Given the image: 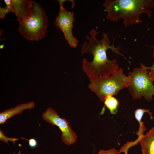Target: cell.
<instances>
[{"label": "cell", "mask_w": 154, "mask_h": 154, "mask_svg": "<svg viewBox=\"0 0 154 154\" xmlns=\"http://www.w3.org/2000/svg\"><path fill=\"white\" fill-rule=\"evenodd\" d=\"M13 13L16 16L17 20L20 23L31 15L33 1L29 0H11Z\"/></svg>", "instance_id": "8"}, {"label": "cell", "mask_w": 154, "mask_h": 154, "mask_svg": "<svg viewBox=\"0 0 154 154\" xmlns=\"http://www.w3.org/2000/svg\"><path fill=\"white\" fill-rule=\"evenodd\" d=\"M29 141V146L33 148L35 147L37 145V142L36 140L34 139H31L29 140H27Z\"/></svg>", "instance_id": "17"}, {"label": "cell", "mask_w": 154, "mask_h": 154, "mask_svg": "<svg viewBox=\"0 0 154 154\" xmlns=\"http://www.w3.org/2000/svg\"><path fill=\"white\" fill-rule=\"evenodd\" d=\"M47 25V17L44 10L39 4L33 1L31 15L19 23V30L27 40H38L45 36Z\"/></svg>", "instance_id": "4"}, {"label": "cell", "mask_w": 154, "mask_h": 154, "mask_svg": "<svg viewBox=\"0 0 154 154\" xmlns=\"http://www.w3.org/2000/svg\"><path fill=\"white\" fill-rule=\"evenodd\" d=\"M35 104L33 102L22 104L9 109L1 112L0 113V124L4 123L6 121L17 114H21L25 110L33 108Z\"/></svg>", "instance_id": "9"}, {"label": "cell", "mask_w": 154, "mask_h": 154, "mask_svg": "<svg viewBox=\"0 0 154 154\" xmlns=\"http://www.w3.org/2000/svg\"><path fill=\"white\" fill-rule=\"evenodd\" d=\"M149 110L143 109H137L135 111V117L139 121V127L138 131L136 132V135H138V137L141 138L143 135L144 131L146 130L144 124V122L141 121L142 117L145 112L149 113L151 116L150 119H153V117L152 116V113L149 112Z\"/></svg>", "instance_id": "11"}, {"label": "cell", "mask_w": 154, "mask_h": 154, "mask_svg": "<svg viewBox=\"0 0 154 154\" xmlns=\"http://www.w3.org/2000/svg\"><path fill=\"white\" fill-rule=\"evenodd\" d=\"M10 154H21V151H20L19 150L18 153L17 154H15V153H13V154H11V153H10Z\"/></svg>", "instance_id": "19"}, {"label": "cell", "mask_w": 154, "mask_h": 154, "mask_svg": "<svg viewBox=\"0 0 154 154\" xmlns=\"http://www.w3.org/2000/svg\"><path fill=\"white\" fill-rule=\"evenodd\" d=\"M153 56L154 60V47L153 49ZM146 68L150 70L149 76L153 81L154 80V60L153 64L150 67H147L146 66Z\"/></svg>", "instance_id": "16"}, {"label": "cell", "mask_w": 154, "mask_h": 154, "mask_svg": "<svg viewBox=\"0 0 154 154\" xmlns=\"http://www.w3.org/2000/svg\"><path fill=\"white\" fill-rule=\"evenodd\" d=\"M45 121L59 127L62 134L61 140L65 144L70 145L77 141V136L70 128L66 119L59 117L56 111L52 108L47 109L42 116Z\"/></svg>", "instance_id": "6"}, {"label": "cell", "mask_w": 154, "mask_h": 154, "mask_svg": "<svg viewBox=\"0 0 154 154\" xmlns=\"http://www.w3.org/2000/svg\"><path fill=\"white\" fill-rule=\"evenodd\" d=\"M112 96V95H107L105 98L104 104L111 114H115L117 112L118 102Z\"/></svg>", "instance_id": "12"}, {"label": "cell", "mask_w": 154, "mask_h": 154, "mask_svg": "<svg viewBox=\"0 0 154 154\" xmlns=\"http://www.w3.org/2000/svg\"><path fill=\"white\" fill-rule=\"evenodd\" d=\"M88 87L102 102L108 95H116L121 89L132 84L131 77L126 76L123 69L120 68L110 76H102L90 79Z\"/></svg>", "instance_id": "3"}, {"label": "cell", "mask_w": 154, "mask_h": 154, "mask_svg": "<svg viewBox=\"0 0 154 154\" xmlns=\"http://www.w3.org/2000/svg\"><path fill=\"white\" fill-rule=\"evenodd\" d=\"M6 6L4 7L0 8V18L3 19H5L6 15L10 12L13 13V10L12 8L11 0H5Z\"/></svg>", "instance_id": "13"}, {"label": "cell", "mask_w": 154, "mask_h": 154, "mask_svg": "<svg viewBox=\"0 0 154 154\" xmlns=\"http://www.w3.org/2000/svg\"><path fill=\"white\" fill-rule=\"evenodd\" d=\"M119 152L117 150L115 149L112 148L107 151L100 150L98 154H119Z\"/></svg>", "instance_id": "15"}, {"label": "cell", "mask_w": 154, "mask_h": 154, "mask_svg": "<svg viewBox=\"0 0 154 154\" xmlns=\"http://www.w3.org/2000/svg\"><path fill=\"white\" fill-rule=\"evenodd\" d=\"M19 139L11 138L7 137L5 135L3 131L1 130H0V140L8 144V141H10L13 143L14 144L15 143V141Z\"/></svg>", "instance_id": "14"}, {"label": "cell", "mask_w": 154, "mask_h": 154, "mask_svg": "<svg viewBox=\"0 0 154 154\" xmlns=\"http://www.w3.org/2000/svg\"><path fill=\"white\" fill-rule=\"evenodd\" d=\"M140 65L141 68H135L133 72L128 74L132 83L128 87V90L133 99H140L144 96L147 101H150L154 94V85L149 76L150 70L142 63Z\"/></svg>", "instance_id": "5"}, {"label": "cell", "mask_w": 154, "mask_h": 154, "mask_svg": "<svg viewBox=\"0 0 154 154\" xmlns=\"http://www.w3.org/2000/svg\"><path fill=\"white\" fill-rule=\"evenodd\" d=\"M4 44L1 45L0 46V48L1 49H2L4 47Z\"/></svg>", "instance_id": "18"}, {"label": "cell", "mask_w": 154, "mask_h": 154, "mask_svg": "<svg viewBox=\"0 0 154 154\" xmlns=\"http://www.w3.org/2000/svg\"><path fill=\"white\" fill-rule=\"evenodd\" d=\"M66 1L57 0L60 8L55 21V24L62 31L69 45L75 48L76 47L78 41L73 36L72 32L74 13L73 12L67 11L63 7L64 3Z\"/></svg>", "instance_id": "7"}, {"label": "cell", "mask_w": 154, "mask_h": 154, "mask_svg": "<svg viewBox=\"0 0 154 154\" xmlns=\"http://www.w3.org/2000/svg\"><path fill=\"white\" fill-rule=\"evenodd\" d=\"M98 33L96 31L93 29L90 32V37L86 36V39L88 42L85 41L83 43L81 50V54L85 53L92 54L93 59L91 62L88 61L86 58L82 60V68L89 79L102 76H110L118 69L117 60L114 59L109 60L106 54V50L111 49L112 51L117 54H121L119 51V47L116 48L114 44L110 45V42L108 35L103 34V38L101 40L97 39L96 35Z\"/></svg>", "instance_id": "1"}, {"label": "cell", "mask_w": 154, "mask_h": 154, "mask_svg": "<svg viewBox=\"0 0 154 154\" xmlns=\"http://www.w3.org/2000/svg\"><path fill=\"white\" fill-rule=\"evenodd\" d=\"M103 5L108 13L107 19L117 22L121 18L125 26L127 27L141 23L140 16L143 13L150 18L151 11L148 8L153 7L154 2L152 0H106Z\"/></svg>", "instance_id": "2"}, {"label": "cell", "mask_w": 154, "mask_h": 154, "mask_svg": "<svg viewBox=\"0 0 154 154\" xmlns=\"http://www.w3.org/2000/svg\"><path fill=\"white\" fill-rule=\"evenodd\" d=\"M142 154H154V125L140 140Z\"/></svg>", "instance_id": "10"}]
</instances>
